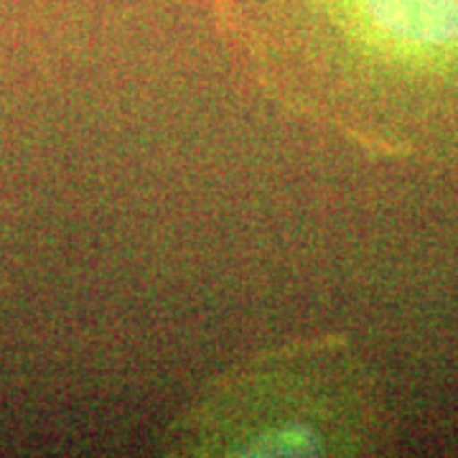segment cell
<instances>
[{
    "mask_svg": "<svg viewBox=\"0 0 458 458\" xmlns=\"http://www.w3.org/2000/svg\"><path fill=\"white\" fill-rule=\"evenodd\" d=\"M288 99L394 153L458 148V0H214Z\"/></svg>",
    "mask_w": 458,
    "mask_h": 458,
    "instance_id": "1",
    "label": "cell"
},
{
    "mask_svg": "<svg viewBox=\"0 0 458 458\" xmlns=\"http://www.w3.org/2000/svg\"><path fill=\"white\" fill-rule=\"evenodd\" d=\"M382 412L367 369L336 339L262 354L219 379L179 428L194 456H354Z\"/></svg>",
    "mask_w": 458,
    "mask_h": 458,
    "instance_id": "2",
    "label": "cell"
}]
</instances>
